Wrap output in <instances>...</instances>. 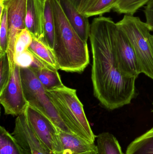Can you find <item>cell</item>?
<instances>
[{"label": "cell", "mask_w": 153, "mask_h": 154, "mask_svg": "<svg viewBox=\"0 0 153 154\" xmlns=\"http://www.w3.org/2000/svg\"><path fill=\"white\" fill-rule=\"evenodd\" d=\"M116 26L111 18L100 16L90 24L93 94L104 107L114 110L131 103L136 96L135 78L120 73L113 48Z\"/></svg>", "instance_id": "cell-1"}, {"label": "cell", "mask_w": 153, "mask_h": 154, "mask_svg": "<svg viewBox=\"0 0 153 154\" xmlns=\"http://www.w3.org/2000/svg\"><path fill=\"white\" fill-rule=\"evenodd\" d=\"M55 25L53 51L59 69L83 72L90 64L87 42L81 39L66 18L58 0H51Z\"/></svg>", "instance_id": "cell-2"}, {"label": "cell", "mask_w": 153, "mask_h": 154, "mask_svg": "<svg viewBox=\"0 0 153 154\" xmlns=\"http://www.w3.org/2000/svg\"><path fill=\"white\" fill-rule=\"evenodd\" d=\"M46 93L61 119L72 133L94 143L97 136L92 130L76 90L63 85L46 90Z\"/></svg>", "instance_id": "cell-3"}, {"label": "cell", "mask_w": 153, "mask_h": 154, "mask_svg": "<svg viewBox=\"0 0 153 154\" xmlns=\"http://www.w3.org/2000/svg\"><path fill=\"white\" fill-rule=\"evenodd\" d=\"M117 25L125 32L132 44L142 73L153 79V51L150 29L139 17L125 14Z\"/></svg>", "instance_id": "cell-4"}, {"label": "cell", "mask_w": 153, "mask_h": 154, "mask_svg": "<svg viewBox=\"0 0 153 154\" xmlns=\"http://www.w3.org/2000/svg\"><path fill=\"white\" fill-rule=\"evenodd\" d=\"M20 75L28 105L46 116L58 130L73 134L61 119L48 96L46 90L33 71L29 68H20Z\"/></svg>", "instance_id": "cell-5"}, {"label": "cell", "mask_w": 153, "mask_h": 154, "mask_svg": "<svg viewBox=\"0 0 153 154\" xmlns=\"http://www.w3.org/2000/svg\"><path fill=\"white\" fill-rule=\"evenodd\" d=\"M113 48L120 73L126 78L137 79L142 73L141 66L129 39L117 24L114 33Z\"/></svg>", "instance_id": "cell-6"}, {"label": "cell", "mask_w": 153, "mask_h": 154, "mask_svg": "<svg viewBox=\"0 0 153 154\" xmlns=\"http://www.w3.org/2000/svg\"><path fill=\"white\" fill-rule=\"evenodd\" d=\"M0 102L5 115L16 116L25 113L29 105L23 91L20 68L16 64L9 82L0 91Z\"/></svg>", "instance_id": "cell-7"}, {"label": "cell", "mask_w": 153, "mask_h": 154, "mask_svg": "<svg viewBox=\"0 0 153 154\" xmlns=\"http://www.w3.org/2000/svg\"><path fill=\"white\" fill-rule=\"evenodd\" d=\"M3 1L7 10L9 30L7 54L12 74L15 67L14 55L16 39L22 31L26 29L25 20L27 0Z\"/></svg>", "instance_id": "cell-8"}, {"label": "cell", "mask_w": 153, "mask_h": 154, "mask_svg": "<svg viewBox=\"0 0 153 154\" xmlns=\"http://www.w3.org/2000/svg\"><path fill=\"white\" fill-rule=\"evenodd\" d=\"M12 134L24 154H53L30 126L25 113L16 118Z\"/></svg>", "instance_id": "cell-9"}, {"label": "cell", "mask_w": 153, "mask_h": 154, "mask_svg": "<svg viewBox=\"0 0 153 154\" xmlns=\"http://www.w3.org/2000/svg\"><path fill=\"white\" fill-rule=\"evenodd\" d=\"M25 114L33 132L53 153L57 144L58 129L46 116L29 105Z\"/></svg>", "instance_id": "cell-10"}, {"label": "cell", "mask_w": 153, "mask_h": 154, "mask_svg": "<svg viewBox=\"0 0 153 154\" xmlns=\"http://www.w3.org/2000/svg\"><path fill=\"white\" fill-rule=\"evenodd\" d=\"M57 144L53 154H98V148L91 143L73 134L58 129Z\"/></svg>", "instance_id": "cell-11"}, {"label": "cell", "mask_w": 153, "mask_h": 154, "mask_svg": "<svg viewBox=\"0 0 153 154\" xmlns=\"http://www.w3.org/2000/svg\"><path fill=\"white\" fill-rule=\"evenodd\" d=\"M45 0H27L25 27L33 37L43 41Z\"/></svg>", "instance_id": "cell-12"}, {"label": "cell", "mask_w": 153, "mask_h": 154, "mask_svg": "<svg viewBox=\"0 0 153 154\" xmlns=\"http://www.w3.org/2000/svg\"><path fill=\"white\" fill-rule=\"evenodd\" d=\"M63 11L75 30L82 40L87 42L90 24L88 18L79 12L71 0H58Z\"/></svg>", "instance_id": "cell-13"}, {"label": "cell", "mask_w": 153, "mask_h": 154, "mask_svg": "<svg viewBox=\"0 0 153 154\" xmlns=\"http://www.w3.org/2000/svg\"><path fill=\"white\" fill-rule=\"evenodd\" d=\"M116 0H84L78 7V11L89 18L109 12L113 10Z\"/></svg>", "instance_id": "cell-14"}, {"label": "cell", "mask_w": 153, "mask_h": 154, "mask_svg": "<svg viewBox=\"0 0 153 154\" xmlns=\"http://www.w3.org/2000/svg\"><path fill=\"white\" fill-rule=\"evenodd\" d=\"M28 49L47 65L57 70H59V67L53 50L44 42L33 37L32 43Z\"/></svg>", "instance_id": "cell-15"}, {"label": "cell", "mask_w": 153, "mask_h": 154, "mask_svg": "<svg viewBox=\"0 0 153 154\" xmlns=\"http://www.w3.org/2000/svg\"><path fill=\"white\" fill-rule=\"evenodd\" d=\"M125 154H153V127L134 140Z\"/></svg>", "instance_id": "cell-16"}, {"label": "cell", "mask_w": 153, "mask_h": 154, "mask_svg": "<svg viewBox=\"0 0 153 154\" xmlns=\"http://www.w3.org/2000/svg\"><path fill=\"white\" fill-rule=\"evenodd\" d=\"M30 69L46 90H50L63 85L57 70L48 68Z\"/></svg>", "instance_id": "cell-17"}, {"label": "cell", "mask_w": 153, "mask_h": 154, "mask_svg": "<svg viewBox=\"0 0 153 154\" xmlns=\"http://www.w3.org/2000/svg\"><path fill=\"white\" fill-rule=\"evenodd\" d=\"M98 154H125L115 136L104 132L97 136Z\"/></svg>", "instance_id": "cell-18"}, {"label": "cell", "mask_w": 153, "mask_h": 154, "mask_svg": "<svg viewBox=\"0 0 153 154\" xmlns=\"http://www.w3.org/2000/svg\"><path fill=\"white\" fill-rule=\"evenodd\" d=\"M44 42L53 50L55 36V25L51 0H45L44 20Z\"/></svg>", "instance_id": "cell-19"}, {"label": "cell", "mask_w": 153, "mask_h": 154, "mask_svg": "<svg viewBox=\"0 0 153 154\" xmlns=\"http://www.w3.org/2000/svg\"><path fill=\"white\" fill-rule=\"evenodd\" d=\"M0 154H24L12 134L0 127Z\"/></svg>", "instance_id": "cell-20"}, {"label": "cell", "mask_w": 153, "mask_h": 154, "mask_svg": "<svg viewBox=\"0 0 153 154\" xmlns=\"http://www.w3.org/2000/svg\"><path fill=\"white\" fill-rule=\"evenodd\" d=\"M151 0H116L113 7L114 11L119 14L134 15L137 11Z\"/></svg>", "instance_id": "cell-21"}, {"label": "cell", "mask_w": 153, "mask_h": 154, "mask_svg": "<svg viewBox=\"0 0 153 154\" xmlns=\"http://www.w3.org/2000/svg\"><path fill=\"white\" fill-rule=\"evenodd\" d=\"M33 37L27 29H24L19 33L15 42L14 59L15 57L28 49L32 43Z\"/></svg>", "instance_id": "cell-22"}, {"label": "cell", "mask_w": 153, "mask_h": 154, "mask_svg": "<svg viewBox=\"0 0 153 154\" xmlns=\"http://www.w3.org/2000/svg\"><path fill=\"white\" fill-rule=\"evenodd\" d=\"M0 57H1L7 53L8 49L9 30L6 8L3 14L1 19L0 20Z\"/></svg>", "instance_id": "cell-23"}, {"label": "cell", "mask_w": 153, "mask_h": 154, "mask_svg": "<svg viewBox=\"0 0 153 154\" xmlns=\"http://www.w3.org/2000/svg\"><path fill=\"white\" fill-rule=\"evenodd\" d=\"M0 91L9 82L11 76L10 69L7 53L0 57Z\"/></svg>", "instance_id": "cell-24"}, {"label": "cell", "mask_w": 153, "mask_h": 154, "mask_svg": "<svg viewBox=\"0 0 153 154\" xmlns=\"http://www.w3.org/2000/svg\"><path fill=\"white\" fill-rule=\"evenodd\" d=\"M35 56L28 49L14 58V63L20 68H31L33 66Z\"/></svg>", "instance_id": "cell-25"}, {"label": "cell", "mask_w": 153, "mask_h": 154, "mask_svg": "<svg viewBox=\"0 0 153 154\" xmlns=\"http://www.w3.org/2000/svg\"><path fill=\"white\" fill-rule=\"evenodd\" d=\"M144 13L146 23L151 31H153V0H151L146 6Z\"/></svg>", "instance_id": "cell-26"}, {"label": "cell", "mask_w": 153, "mask_h": 154, "mask_svg": "<svg viewBox=\"0 0 153 154\" xmlns=\"http://www.w3.org/2000/svg\"><path fill=\"white\" fill-rule=\"evenodd\" d=\"M5 9V6L4 1L3 0H0V20L1 19Z\"/></svg>", "instance_id": "cell-27"}, {"label": "cell", "mask_w": 153, "mask_h": 154, "mask_svg": "<svg viewBox=\"0 0 153 154\" xmlns=\"http://www.w3.org/2000/svg\"><path fill=\"white\" fill-rule=\"evenodd\" d=\"M73 3L74 5L76 7L77 9H78L79 6H80V5L81 4L82 2H83L84 0H71Z\"/></svg>", "instance_id": "cell-28"}, {"label": "cell", "mask_w": 153, "mask_h": 154, "mask_svg": "<svg viewBox=\"0 0 153 154\" xmlns=\"http://www.w3.org/2000/svg\"><path fill=\"white\" fill-rule=\"evenodd\" d=\"M151 44H152V48L153 51V35H151Z\"/></svg>", "instance_id": "cell-29"}, {"label": "cell", "mask_w": 153, "mask_h": 154, "mask_svg": "<svg viewBox=\"0 0 153 154\" xmlns=\"http://www.w3.org/2000/svg\"><path fill=\"white\" fill-rule=\"evenodd\" d=\"M152 112H153V109L152 110Z\"/></svg>", "instance_id": "cell-30"}, {"label": "cell", "mask_w": 153, "mask_h": 154, "mask_svg": "<svg viewBox=\"0 0 153 154\" xmlns=\"http://www.w3.org/2000/svg\"><path fill=\"white\" fill-rule=\"evenodd\" d=\"M3 1H4V0H3Z\"/></svg>", "instance_id": "cell-31"}]
</instances>
